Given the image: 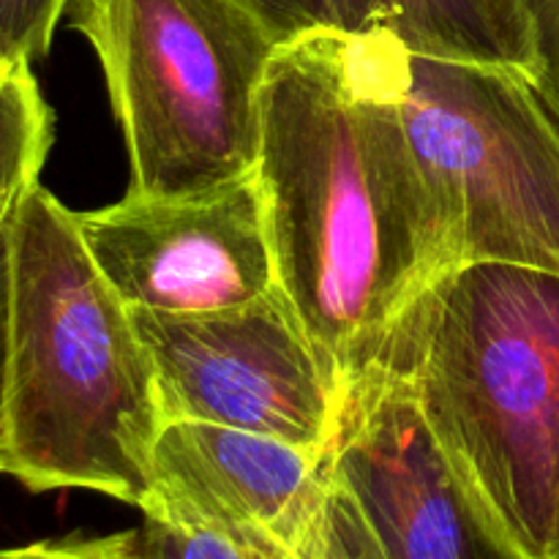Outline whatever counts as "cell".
I'll list each match as a JSON object with an SVG mask.
<instances>
[{"mask_svg":"<svg viewBox=\"0 0 559 559\" xmlns=\"http://www.w3.org/2000/svg\"><path fill=\"white\" fill-rule=\"evenodd\" d=\"M257 178L276 284L349 391L456 271L377 33L322 27L278 47Z\"/></svg>","mask_w":559,"mask_h":559,"instance_id":"obj_1","label":"cell"},{"mask_svg":"<svg viewBox=\"0 0 559 559\" xmlns=\"http://www.w3.org/2000/svg\"><path fill=\"white\" fill-rule=\"evenodd\" d=\"M164 426L151 355L76 229L33 183L11 224L3 473L33 495L85 489L140 508Z\"/></svg>","mask_w":559,"mask_h":559,"instance_id":"obj_2","label":"cell"},{"mask_svg":"<svg viewBox=\"0 0 559 559\" xmlns=\"http://www.w3.org/2000/svg\"><path fill=\"white\" fill-rule=\"evenodd\" d=\"M377 366L402 377L445 456L522 559L559 557V276L445 273Z\"/></svg>","mask_w":559,"mask_h":559,"instance_id":"obj_3","label":"cell"},{"mask_svg":"<svg viewBox=\"0 0 559 559\" xmlns=\"http://www.w3.org/2000/svg\"><path fill=\"white\" fill-rule=\"evenodd\" d=\"M131 164L126 197L178 200L257 173L282 41L238 0H71Z\"/></svg>","mask_w":559,"mask_h":559,"instance_id":"obj_4","label":"cell"},{"mask_svg":"<svg viewBox=\"0 0 559 559\" xmlns=\"http://www.w3.org/2000/svg\"><path fill=\"white\" fill-rule=\"evenodd\" d=\"M377 36L453 265L559 276V131L522 71L426 58Z\"/></svg>","mask_w":559,"mask_h":559,"instance_id":"obj_5","label":"cell"},{"mask_svg":"<svg viewBox=\"0 0 559 559\" xmlns=\"http://www.w3.org/2000/svg\"><path fill=\"white\" fill-rule=\"evenodd\" d=\"M167 420H200L325 451L347 391L317 355L282 287L194 314L129 309Z\"/></svg>","mask_w":559,"mask_h":559,"instance_id":"obj_6","label":"cell"},{"mask_svg":"<svg viewBox=\"0 0 559 559\" xmlns=\"http://www.w3.org/2000/svg\"><path fill=\"white\" fill-rule=\"evenodd\" d=\"M325 467L333 522L355 559H522L388 366L347 391Z\"/></svg>","mask_w":559,"mask_h":559,"instance_id":"obj_7","label":"cell"},{"mask_svg":"<svg viewBox=\"0 0 559 559\" xmlns=\"http://www.w3.org/2000/svg\"><path fill=\"white\" fill-rule=\"evenodd\" d=\"M87 254L129 309L194 314L249 304L276 287L260 178L178 200L74 211Z\"/></svg>","mask_w":559,"mask_h":559,"instance_id":"obj_8","label":"cell"},{"mask_svg":"<svg viewBox=\"0 0 559 559\" xmlns=\"http://www.w3.org/2000/svg\"><path fill=\"white\" fill-rule=\"evenodd\" d=\"M333 31L382 33L407 52L464 63H533L522 0H331Z\"/></svg>","mask_w":559,"mask_h":559,"instance_id":"obj_9","label":"cell"},{"mask_svg":"<svg viewBox=\"0 0 559 559\" xmlns=\"http://www.w3.org/2000/svg\"><path fill=\"white\" fill-rule=\"evenodd\" d=\"M109 540L126 559H295L265 535L162 508L142 511L136 527Z\"/></svg>","mask_w":559,"mask_h":559,"instance_id":"obj_10","label":"cell"},{"mask_svg":"<svg viewBox=\"0 0 559 559\" xmlns=\"http://www.w3.org/2000/svg\"><path fill=\"white\" fill-rule=\"evenodd\" d=\"M71 0H0V74L31 69L52 47Z\"/></svg>","mask_w":559,"mask_h":559,"instance_id":"obj_11","label":"cell"},{"mask_svg":"<svg viewBox=\"0 0 559 559\" xmlns=\"http://www.w3.org/2000/svg\"><path fill=\"white\" fill-rule=\"evenodd\" d=\"M533 38V63L524 80L559 131V0H522Z\"/></svg>","mask_w":559,"mask_h":559,"instance_id":"obj_12","label":"cell"},{"mask_svg":"<svg viewBox=\"0 0 559 559\" xmlns=\"http://www.w3.org/2000/svg\"><path fill=\"white\" fill-rule=\"evenodd\" d=\"M38 183V175L0 173V473L5 451V382H9L11 336V224L25 191Z\"/></svg>","mask_w":559,"mask_h":559,"instance_id":"obj_13","label":"cell"},{"mask_svg":"<svg viewBox=\"0 0 559 559\" xmlns=\"http://www.w3.org/2000/svg\"><path fill=\"white\" fill-rule=\"evenodd\" d=\"M238 3L254 11L282 44L322 27H333L331 0H238Z\"/></svg>","mask_w":559,"mask_h":559,"instance_id":"obj_14","label":"cell"},{"mask_svg":"<svg viewBox=\"0 0 559 559\" xmlns=\"http://www.w3.org/2000/svg\"><path fill=\"white\" fill-rule=\"evenodd\" d=\"M36 559H126L112 546L109 535L102 538H63V540H38Z\"/></svg>","mask_w":559,"mask_h":559,"instance_id":"obj_15","label":"cell"},{"mask_svg":"<svg viewBox=\"0 0 559 559\" xmlns=\"http://www.w3.org/2000/svg\"><path fill=\"white\" fill-rule=\"evenodd\" d=\"M49 147H20V151H0V173L41 175Z\"/></svg>","mask_w":559,"mask_h":559,"instance_id":"obj_16","label":"cell"},{"mask_svg":"<svg viewBox=\"0 0 559 559\" xmlns=\"http://www.w3.org/2000/svg\"><path fill=\"white\" fill-rule=\"evenodd\" d=\"M0 559H36V544L11 546V549H0Z\"/></svg>","mask_w":559,"mask_h":559,"instance_id":"obj_17","label":"cell"},{"mask_svg":"<svg viewBox=\"0 0 559 559\" xmlns=\"http://www.w3.org/2000/svg\"><path fill=\"white\" fill-rule=\"evenodd\" d=\"M0 76H5V74H0Z\"/></svg>","mask_w":559,"mask_h":559,"instance_id":"obj_18","label":"cell"},{"mask_svg":"<svg viewBox=\"0 0 559 559\" xmlns=\"http://www.w3.org/2000/svg\"><path fill=\"white\" fill-rule=\"evenodd\" d=\"M557 559H559V557H557Z\"/></svg>","mask_w":559,"mask_h":559,"instance_id":"obj_19","label":"cell"}]
</instances>
